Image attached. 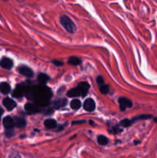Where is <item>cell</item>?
<instances>
[{"mask_svg":"<svg viewBox=\"0 0 157 158\" xmlns=\"http://www.w3.org/2000/svg\"><path fill=\"white\" fill-rule=\"evenodd\" d=\"M29 93L31 98L35 100L38 106H46L52 97V92L50 89L45 85H40L38 87H33L32 89L26 88L25 94ZM29 96L28 98H29Z\"/></svg>","mask_w":157,"mask_h":158,"instance_id":"1","label":"cell"},{"mask_svg":"<svg viewBox=\"0 0 157 158\" xmlns=\"http://www.w3.org/2000/svg\"><path fill=\"white\" fill-rule=\"evenodd\" d=\"M60 23L65 30L69 33H73L76 30V26L72 20L67 15H62L60 17Z\"/></svg>","mask_w":157,"mask_h":158,"instance_id":"2","label":"cell"},{"mask_svg":"<svg viewBox=\"0 0 157 158\" xmlns=\"http://www.w3.org/2000/svg\"><path fill=\"white\" fill-rule=\"evenodd\" d=\"M26 88L27 87L25 86L22 85V84L18 85L16 87V88L14 90V91L12 92V97H15V98H20V97H22L25 94Z\"/></svg>","mask_w":157,"mask_h":158,"instance_id":"3","label":"cell"},{"mask_svg":"<svg viewBox=\"0 0 157 158\" xmlns=\"http://www.w3.org/2000/svg\"><path fill=\"white\" fill-rule=\"evenodd\" d=\"M119 103L120 110L122 111L125 110L126 108H129V107H132V102L129 99L125 98V97H120L119 99Z\"/></svg>","mask_w":157,"mask_h":158,"instance_id":"4","label":"cell"},{"mask_svg":"<svg viewBox=\"0 0 157 158\" xmlns=\"http://www.w3.org/2000/svg\"><path fill=\"white\" fill-rule=\"evenodd\" d=\"M18 70L21 75L25 76V77H28V78H31V77H33L34 73L32 69L26 67V66H20L18 68Z\"/></svg>","mask_w":157,"mask_h":158,"instance_id":"5","label":"cell"},{"mask_svg":"<svg viewBox=\"0 0 157 158\" xmlns=\"http://www.w3.org/2000/svg\"><path fill=\"white\" fill-rule=\"evenodd\" d=\"M84 110L88 112H92L95 110V103L92 99L89 98L85 100V103L83 105Z\"/></svg>","mask_w":157,"mask_h":158,"instance_id":"6","label":"cell"},{"mask_svg":"<svg viewBox=\"0 0 157 158\" xmlns=\"http://www.w3.org/2000/svg\"><path fill=\"white\" fill-rule=\"evenodd\" d=\"M0 66L4 69L6 70H10L13 67V62L11 59L7 58V57H3L0 61Z\"/></svg>","mask_w":157,"mask_h":158,"instance_id":"7","label":"cell"},{"mask_svg":"<svg viewBox=\"0 0 157 158\" xmlns=\"http://www.w3.org/2000/svg\"><path fill=\"white\" fill-rule=\"evenodd\" d=\"M3 125L6 130H12V129H13L14 126H15V120H14L13 118L9 117V116L5 117L3 119Z\"/></svg>","mask_w":157,"mask_h":158,"instance_id":"8","label":"cell"},{"mask_svg":"<svg viewBox=\"0 0 157 158\" xmlns=\"http://www.w3.org/2000/svg\"><path fill=\"white\" fill-rule=\"evenodd\" d=\"M25 110H26L28 113H35L40 112V109L38 108V105L31 103H27L25 105Z\"/></svg>","mask_w":157,"mask_h":158,"instance_id":"9","label":"cell"},{"mask_svg":"<svg viewBox=\"0 0 157 158\" xmlns=\"http://www.w3.org/2000/svg\"><path fill=\"white\" fill-rule=\"evenodd\" d=\"M2 103H3L5 107L8 110H12L15 107H16L15 102L12 99L8 98V97H6V98L4 99L3 101H2Z\"/></svg>","mask_w":157,"mask_h":158,"instance_id":"10","label":"cell"},{"mask_svg":"<svg viewBox=\"0 0 157 158\" xmlns=\"http://www.w3.org/2000/svg\"><path fill=\"white\" fill-rule=\"evenodd\" d=\"M78 87L82 92V97H85V95L87 94V93H88V90H89L90 86L86 82H81V83H78Z\"/></svg>","mask_w":157,"mask_h":158,"instance_id":"11","label":"cell"},{"mask_svg":"<svg viewBox=\"0 0 157 158\" xmlns=\"http://www.w3.org/2000/svg\"><path fill=\"white\" fill-rule=\"evenodd\" d=\"M67 96H68V97H80V96H82V92L79 90V88L77 87H75V88L71 89V90H68V93H67Z\"/></svg>","mask_w":157,"mask_h":158,"instance_id":"12","label":"cell"},{"mask_svg":"<svg viewBox=\"0 0 157 158\" xmlns=\"http://www.w3.org/2000/svg\"><path fill=\"white\" fill-rule=\"evenodd\" d=\"M67 103V100L65 98H61L56 100L55 101H54L53 103V107L55 109H59L64 107L66 105Z\"/></svg>","mask_w":157,"mask_h":158,"instance_id":"13","label":"cell"},{"mask_svg":"<svg viewBox=\"0 0 157 158\" xmlns=\"http://www.w3.org/2000/svg\"><path fill=\"white\" fill-rule=\"evenodd\" d=\"M44 125L47 129H55L56 128L57 123L54 119H47L44 122Z\"/></svg>","mask_w":157,"mask_h":158,"instance_id":"14","label":"cell"},{"mask_svg":"<svg viewBox=\"0 0 157 158\" xmlns=\"http://www.w3.org/2000/svg\"><path fill=\"white\" fill-rule=\"evenodd\" d=\"M37 80H38V82L40 85H45V84H46L47 82L48 81V80H49V77L46 75V74H45V73H41L38 74Z\"/></svg>","mask_w":157,"mask_h":158,"instance_id":"15","label":"cell"},{"mask_svg":"<svg viewBox=\"0 0 157 158\" xmlns=\"http://www.w3.org/2000/svg\"><path fill=\"white\" fill-rule=\"evenodd\" d=\"M0 91L1 93H4V94H8L9 92L11 91L10 85L7 83H0Z\"/></svg>","mask_w":157,"mask_h":158,"instance_id":"16","label":"cell"},{"mask_svg":"<svg viewBox=\"0 0 157 158\" xmlns=\"http://www.w3.org/2000/svg\"><path fill=\"white\" fill-rule=\"evenodd\" d=\"M15 120V125L18 127V128H23L24 126L26 125V122H25V119L22 118V117H15L14 119Z\"/></svg>","mask_w":157,"mask_h":158,"instance_id":"17","label":"cell"},{"mask_svg":"<svg viewBox=\"0 0 157 158\" xmlns=\"http://www.w3.org/2000/svg\"><path fill=\"white\" fill-rule=\"evenodd\" d=\"M81 63H82V60L75 57H72L68 60V63L72 66H78L81 64Z\"/></svg>","mask_w":157,"mask_h":158,"instance_id":"18","label":"cell"},{"mask_svg":"<svg viewBox=\"0 0 157 158\" xmlns=\"http://www.w3.org/2000/svg\"><path fill=\"white\" fill-rule=\"evenodd\" d=\"M81 105H82V103H81L80 100H77V99H75V100H73L71 101L70 107H71V108L73 109V110H78V109L81 107Z\"/></svg>","mask_w":157,"mask_h":158,"instance_id":"19","label":"cell"},{"mask_svg":"<svg viewBox=\"0 0 157 158\" xmlns=\"http://www.w3.org/2000/svg\"><path fill=\"white\" fill-rule=\"evenodd\" d=\"M150 118H152V115H149V114L139 115V116H137V117L132 118V120H131V121H132V123H134V122L137 121V120H147V119H150Z\"/></svg>","mask_w":157,"mask_h":158,"instance_id":"20","label":"cell"},{"mask_svg":"<svg viewBox=\"0 0 157 158\" xmlns=\"http://www.w3.org/2000/svg\"><path fill=\"white\" fill-rule=\"evenodd\" d=\"M97 141H98L99 144L100 145H106L108 143V142H109V140H108L106 136L100 135V136L97 137Z\"/></svg>","mask_w":157,"mask_h":158,"instance_id":"21","label":"cell"},{"mask_svg":"<svg viewBox=\"0 0 157 158\" xmlns=\"http://www.w3.org/2000/svg\"><path fill=\"white\" fill-rule=\"evenodd\" d=\"M131 124H132V121L128 120V119H124V120H122V121L120 122V123H119V125L123 126V127H128V126H131Z\"/></svg>","mask_w":157,"mask_h":158,"instance_id":"22","label":"cell"},{"mask_svg":"<svg viewBox=\"0 0 157 158\" xmlns=\"http://www.w3.org/2000/svg\"><path fill=\"white\" fill-rule=\"evenodd\" d=\"M99 90H100V92L102 94H107L109 93V86L104 84L102 87H99Z\"/></svg>","mask_w":157,"mask_h":158,"instance_id":"23","label":"cell"},{"mask_svg":"<svg viewBox=\"0 0 157 158\" xmlns=\"http://www.w3.org/2000/svg\"><path fill=\"white\" fill-rule=\"evenodd\" d=\"M96 82H97V83H98V85H99V87H102V85H104V84H105V81H104L103 77H101V76H99V77H97Z\"/></svg>","mask_w":157,"mask_h":158,"instance_id":"24","label":"cell"},{"mask_svg":"<svg viewBox=\"0 0 157 158\" xmlns=\"http://www.w3.org/2000/svg\"><path fill=\"white\" fill-rule=\"evenodd\" d=\"M52 63L56 67H61V66L63 65V63L60 60H52Z\"/></svg>","mask_w":157,"mask_h":158,"instance_id":"25","label":"cell"},{"mask_svg":"<svg viewBox=\"0 0 157 158\" xmlns=\"http://www.w3.org/2000/svg\"><path fill=\"white\" fill-rule=\"evenodd\" d=\"M13 129H12V130H6L5 134H6V136H8V137H10V136H12V135H13Z\"/></svg>","mask_w":157,"mask_h":158,"instance_id":"26","label":"cell"},{"mask_svg":"<svg viewBox=\"0 0 157 158\" xmlns=\"http://www.w3.org/2000/svg\"><path fill=\"white\" fill-rule=\"evenodd\" d=\"M85 122V120H79V121H75V122H72V124H76V123H82Z\"/></svg>","mask_w":157,"mask_h":158,"instance_id":"27","label":"cell"},{"mask_svg":"<svg viewBox=\"0 0 157 158\" xmlns=\"http://www.w3.org/2000/svg\"><path fill=\"white\" fill-rule=\"evenodd\" d=\"M2 113H3V110L0 107V119H1V116L2 115Z\"/></svg>","mask_w":157,"mask_h":158,"instance_id":"28","label":"cell"},{"mask_svg":"<svg viewBox=\"0 0 157 158\" xmlns=\"http://www.w3.org/2000/svg\"><path fill=\"white\" fill-rule=\"evenodd\" d=\"M154 120H155V121H157V118H154Z\"/></svg>","mask_w":157,"mask_h":158,"instance_id":"29","label":"cell"},{"mask_svg":"<svg viewBox=\"0 0 157 158\" xmlns=\"http://www.w3.org/2000/svg\"><path fill=\"white\" fill-rule=\"evenodd\" d=\"M3 1H5V2H7V1H8V0H3Z\"/></svg>","mask_w":157,"mask_h":158,"instance_id":"30","label":"cell"}]
</instances>
